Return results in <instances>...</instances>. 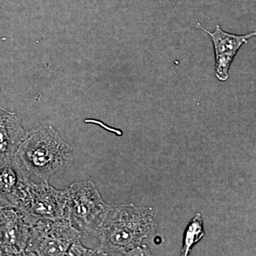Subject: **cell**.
Wrapping results in <instances>:
<instances>
[{
  "mask_svg": "<svg viewBox=\"0 0 256 256\" xmlns=\"http://www.w3.org/2000/svg\"><path fill=\"white\" fill-rule=\"evenodd\" d=\"M144 207L109 205L98 230L100 256L134 255L141 250V242L156 228L154 216Z\"/></svg>",
  "mask_w": 256,
  "mask_h": 256,
  "instance_id": "6da1fadb",
  "label": "cell"
},
{
  "mask_svg": "<svg viewBox=\"0 0 256 256\" xmlns=\"http://www.w3.org/2000/svg\"><path fill=\"white\" fill-rule=\"evenodd\" d=\"M30 175L48 182L55 173L66 169L74 160V149L52 126L28 132L15 153Z\"/></svg>",
  "mask_w": 256,
  "mask_h": 256,
  "instance_id": "7a4b0ae2",
  "label": "cell"
},
{
  "mask_svg": "<svg viewBox=\"0 0 256 256\" xmlns=\"http://www.w3.org/2000/svg\"><path fill=\"white\" fill-rule=\"evenodd\" d=\"M108 206L92 181L75 182L66 190L64 218L82 238L96 237Z\"/></svg>",
  "mask_w": 256,
  "mask_h": 256,
  "instance_id": "3957f363",
  "label": "cell"
},
{
  "mask_svg": "<svg viewBox=\"0 0 256 256\" xmlns=\"http://www.w3.org/2000/svg\"><path fill=\"white\" fill-rule=\"evenodd\" d=\"M66 190H58L48 182L25 184L15 208L31 226L41 220L64 218Z\"/></svg>",
  "mask_w": 256,
  "mask_h": 256,
  "instance_id": "277c9868",
  "label": "cell"
},
{
  "mask_svg": "<svg viewBox=\"0 0 256 256\" xmlns=\"http://www.w3.org/2000/svg\"><path fill=\"white\" fill-rule=\"evenodd\" d=\"M80 234L66 218L41 220L30 228L26 256H68Z\"/></svg>",
  "mask_w": 256,
  "mask_h": 256,
  "instance_id": "5b68a950",
  "label": "cell"
},
{
  "mask_svg": "<svg viewBox=\"0 0 256 256\" xmlns=\"http://www.w3.org/2000/svg\"><path fill=\"white\" fill-rule=\"evenodd\" d=\"M31 226L14 207L0 208V254L26 256Z\"/></svg>",
  "mask_w": 256,
  "mask_h": 256,
  "instance_id": "8992f818",
  "label": "cell"
},
{
  "mask_svg": "<svg viewBox=\"0 0 256 256\" xmlns=\"http://www.w3.org/2000/svg\"><path fill=\"white\" fill-rule=\"evenodd\" d=\"M198 28L210 35L214 45L215 54V75L220 82L228 78V70L236 55L248 40L255 36L256 32L244 35H236L224 32L220 24H216L215 31L210 32L198 23Z\"/></svg>",
  "mask_w": 256,
  "mask_h": 256,
  "instance_id": "52a82bcc",
  "label": "cell"
},
{
  "mask_svg": "<svg viewBox=\"0 0 256 256\" xmlns=\"http://www.w3.org/2000/svg\"><path fill=\"white\" fill-rule=\"evenodd\" d=\"M30 176L15 154L0 158V208L16 206Z\"/></svg>",
  "mask_w": 256,
  "mask_h": 256,
  "instance_id": "ba28073f",
  "label": "cell"
},
{
  "mask_svg": "<svg viewBox=\"0 0 256 256\" xmlns=\"http://www.w3.org/2000/svg\"><path fill=\"white\" fill-rule=\"evenodd\" d=\"M26 133L14 112L0 107V158L14 154Z\"/></svg>",
  "mask_w": 256,
  "mask_h": 256,
  "instance_id": "9c48e42d",
  "label": "cell"
},
{
  "mask_svg": "<svg viewBox=\"0 0 256 256\" xmlns=\"http://www.w3.org/2000/svg\"><path fill=\"white\" fill-rule=\"evenodd\" d=\"M204 236L203 220L201 214H197L188 224L184 232L183 249L182 255L186 256L191 252L192 247L197 244Z\"/></svg>",
  "mask_w": 256,
  "mask_h": 256,
  "instance_id": "30bf717a",
  "label": "cell"
},
{
  "mask_svg": "<svg viewBox=\"0 0 256 256\" xmlns=\"http://www.w3.org/2000/svg\"><path fill=\"white\" fill-rule=\"evenodd\" d=\"M68 256H100L96 249L88 248L84 246L80 240L74 242L69 249Z\"/></svg>",
  "mask_w": 256,
  "mask_h": 256,
  "instance_id": "8fae6325",
  "label": "cell"
}]
</instances>
